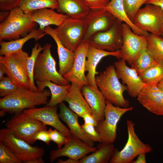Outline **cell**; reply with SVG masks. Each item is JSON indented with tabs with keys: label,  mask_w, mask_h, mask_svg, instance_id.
<instances>
[{
	"label": "cell",
	"mask_w": 163,
	"mask_h": 163,
	"mask_svg": "<svg viewBox=\"0 0 163 163\" xmlns=\"http://www.w3.org/2000/svg\"><path fill=\"white\" fill-rule=\"evenodd\" d=\"M162 36L163 37V23L161 27Z\"/></svg>",
	"instance_id": "50"
},
{
	"label": "cell",
	"mask_w": 163,
	"mask_h": 163,
	"mask_svg": "<svg viewBox=\"0 0 163 163\" xmlns=\"http://www.w3.org/2000/svg\"><path fill=\"white\" fill-rule=\"evenodd\" d=\"M58 106H47L26 109L23 111L30 117L37 120L46 125L53 127L68 137L72 135L69 129L60 121L57 113Z\"/></svg>",
	"instance_id": "17"
},
{
	"label": "cell",
	"mask_w": 163,
	"mask_h": 163,
	"mask_svg": "<svg viewBox=\"0 0 163 163\" xmlns=\"http://www.w3.org/2000/svg\"><path fill=\"white\" fill-rule=\"evenodd\" d=\"M29 56L27 52L22 50L0 56V62L6 68L5 74L18 88L29 89L30 82L27 67Z\"/></svg>",
	"instance_id": "6"
},
{
	"label": "cell",
	"mask_w": 163,
	"mask_h": 163,
	"mask_svg": "<svg viewBox=\"0 0 163 163\" xmlns=\"http://www.w3.org/2000/svg\"><path fill=\"white\" fill-rule=\"evenodd\" d=\"M157 84H146L137 98L139 103L149 112L163 116V91Z\"/></svg>",
	"instance_id": "18"
},
{
	"label": "cell",
	"mask_w": 163,
	"mask_h": 163,
	"mask_svg": "<svg viewBox=\"0 0 163 163\" xmlns=\"http://www.w3.org/2000/svg\"><path fill=\"white\" fill-rule=\"evenodd\" d=\"M116 18L108 11L104 9H101L90 23L83 40L88 41L96 33L109 30L113 25Z\"/></svg>",
	"instance_id": "26"
},
{
	"label": "cell",
	"mask_w": 163,
	"mask_h": 163,
	"mask_svg": "<svg viewBox=\"0 0 163 163\" xmlns=\"http://www.w3.org/2000/svg\"><path fill=\"white\" fill-rule=\"evenodd\" d=\"M18 88L9 78L4 77L0 81V97H3L8 95Z\"/></svg>",
	"instance_id": "38"
},
{
	"label": "cell",
	"mask_w": 163,
	"mask_h": 163,
	"mask_svg": "<svg viewBox=\"0 0 163 163\" xmlns=\"http://www.w3.org/2000/svg\"><path fill=\"white\" fill-rule=\"evenodd\" d=\"M146 49L157 62H163V37L150 33L146 36Z\"/></svg>",
	"instance_id": "31"
},
{
	"label": "cell",
	"mask_w": 163,
	"mask_h": 163,
	"mask_svg": "<svg viewBox=\"0 0 163 163\" xmlns=\"http://www.w3.org/2000/svg\"><path fill=\"white\" fill-rule=\"evenodd\" d=\"M122 32L123 43L120 50V59H124L130 65L142 50L146 48L147 36L135 34L128 24L123 22Z\"/></svg>",
	"instance_id": "13"
},
{
	"label": "cell",
	"mask_w": 163,
	"mask_h": 163,
	"mask_svg": "<svg viewBox=\"0 0 163 163\" xmlns=\"http://www.w3.org/2000/svg\"><path fill=\"white\" fill-rule=\"evenodd\" d=\"M139 76L146 84L158 83L163 78V62H158Z\"/></svg>",
	"instance_id": "34"
},
{
	"label": "cell",
	"mask_w": 163,
	"mask_h": 163,
	"mask_svg": "<svg viewBox=\"0 0 163 163\" xmlns=\"http://www.w3.org/2000/svg\"><path fill=\"white\" fill-rule=\"evenodd\" d=\"M145 4H152L157 5L163 10V0H148Z\"/></svg>",
	"instance_id": "46"
},
{
	"label": "cell",
	"mask_w": 163,
	"mask_h": 163,
	"mask_svg": "<svg viewBox=\"0 0 163 163\" xmlns=\"http://www.w3.org/2000/svg\"><path fill=\"white\" fill-rule=\"evenodd\" d=\"M145 153H142L139 154L137 158L135 160L132 161L131 163H146V160Z\"/></svg>",
	"instance_id": "45"
},
{
	"label": "cell",
	"mask_w": 163,
	"mask_h": 163,
	"mask_svg": "<svg viewBox=\"0 0 163 163\" xmlns=\"http://www.w3.org/2000/svg\"><path fill=\"white\" fill-rule=\"evenodd\" d=\"M114 66L118 78L126 86L128 94L132 97H137L146 84L143 82L135 69L126 65L124 59H120L115 62Z\"/></svg>",
	"instance_id": "16"
},
{
	"label": "cell",
	"mask_w": 163,
	"mask_h": 163,
	"mask_svg": "<svg viewBox=\"0 0 163 163\" xmlns=\"http://www.w3.org/2000/svg\"><path fill=\"white\" fill-rule=\"evenodd\" d=\"M48 131L50 140L56 143L59 148H61L68 140V137L56 129L53 130L50 128Z\"/></svg>",
	"instance_id": "39"
},
{
	"label": "cell",
	"mask_w": 163,
	"mask_h": 163,
	"mask_svg": "<svg viewBox=\"0 0 163 163\" xmlns=\"http://www.w3.org/2000/svg\"><path fill=\"white\" fill-rule=\"evenodd\" d=\"M97 150L91 154L86 155L79 160V163H108L115 150L114 145L103 142L97 146Z\"/></svg>",
	"instance_id": "30"
},
{
	"label": "cell",
	"mask_w": 163,
	"mask_h": 163,
	"mask_svg": "<svg viewBox=\"0 0 163 163\" xmlns=\"http://www.w3.org/2000/svg\"><path fill=\"white\" fill-rule=\"evenodd\" d=\"M103 9L111 13L116 18L128 24L135 34L144 36L149 34L148 32L136 26L130 19L124 8L123 0H110Z\"/></svg>",
	"instance_id": "28"
},
{
	"label": "cell",
	"mask_w": 163,
	"mask_h": 163,
	"mask_svg": "<svg viewBox=\"0 0 163 163\" xmlns=\"http://www.w3.org/2000/svg\"><path fill=\"white\" fill-rule=\"evenodd\" d=\"M36 83L38 91H43L46 87L50 89L51 98L46 105L47 106H56L64 101L71 85V84L67 85H60L49 81L37 82Z\"/></svg>",
	"instance_id": "29"
},
{
	"label": "cell",
	"mask_w": 163,
	"mask_h": 163,
	"mask_svg": "<svg viewBox=\"0 0 163 163\" xmlns=\"http://www.w3.org/2000/svg\"><path fill=\"white\" fill-rule=\"evenodd\" d=\"M64 101L69 108L79 117L86 113L93 114L92 110L82 95L81 90L75 84L71 83Z\"/></svg>",
	"instance_id": "24"
},
{
	"label": "cell",
	"mask_w": 163,
	"mask_h": 163,
	"mask_svg": "<svg viewBox=\"0 0 163 163\" xmlns=\"http://www.w3.org/2000/svg\"><path fill=\"white\" fill-rule=\"evenodd\" d=\"M81 126L84 131L93 141L102 142L100 136L94 125L84 123Z\"/></svg>",
	"instance_id": "40"
},
{
	"label": "cell",
	"mask_w": 163,
	"mask_h": 163,
	"mask_svg": "<svg viewBox=\"0 0 163 163\" xmlns=\"http://www.w3.org/2000/svg\"><path fill=\"white\" fill-rule=\"evenodd\" d=\"M43 48V46L42 47L38 43H36L32 49L31 54L27 60V67L30 82L29 89L33 91H38L34 78V68L36 58Z\"/></svg>",
	"instance_id": "35"
},
{
	"label": "cell",
	"mask_w": 163,
	"mask_h": 163,
	"mask_svg": "<svg viewBox=\"0 0 163 163\" xmlns=\"http://www.w3.org/2000/svg\"><path fill=\"white\" fill-rule=\"evenodd\" d=\"M5 125L14 136L31 145L34 143V136L38 131L47 129L46 125L24 111L14 114Z\"/></svg>",
	"instance_id": "7"
},
{
	"label": "cell",
	"mask_w": 163,
	"mask_h": 163,
	"mask_svg": "<svg viewBox=\"0 0 163 163\" xmlns=\"http://www.w3.org/2000/svg\"><path fill=\"white\" fill-rule=\"evenodd\" d=\"M57 163H79V160H77L71 158H69L68 159L64 161L61 159H59Z\"/></svg>",
	"instance_id": "47"
},
{
	"label": "cell",
	"mask_w": 163,
	"mask_h": 163,
	"mask_svg": "<svg viewBox=\"0 0 163 163\" xmlns=\"http://www.w3.org/2000/svg\"><path fill=\"white\" fill-rule=\"evenodd\" d=\"M45 34L50 36L55 41L57 46L59 59L58 72L63 76L72 68L74 62L75 53L65 47L57 36L54 29L50 26L44 29Z\"/></svg>",
	"instance_id": "22"
},
{
	"label": "cell",
	"mask_w": 163,
	"mask_h": 163,
	"mask_svg": "<svg viewBox=\"0 0 163 163\" xmlns=\"http://www.w3.org/2000/svg\"><path fill=\"white\" fill-rule=\"evenodd\" d=\"M91 10L103 9L110 0H85Z\"/></svg>",
	"instance_id": "42"
},
{
	"label": "cell",
	"mask_w": 163,
	"mask_h": 163,
	"mask_svg": "<svg viewBox=\"0 0 163 163\" xmlns=\"http://www.w3.org/2000/svg\"><path fill=\"white\" fill-rule=\"evenodd\" d=\"M95 81L106 101L116 106L129 107V101L123 95V92L127 91V87L120 82L114 65H110L104 71L95 76Z\"/></svg>",
	"instance_id": "3"
},
{
	"label": "cell",
	"mask_w": 163,
	"mask_h": 163,
	"mask_svg": "<svg viewBox=\"0 0 163 163\" xmlns=\"http://www.w3.org/2000/svg\"><path fill=\"white\" fill-rule=\"evenodd\" d=\"M132 107L123 108L116 106L106 101L104 118L98 121L95 128L102 142L112 144L117 138V124L122 116L132 111Z\"/></svg>",
	"instance_id": "10"
},
{
	"label": "cell",
	"mask_w": 163,
	"mask_h": 163,
	"mask_svg": "<svg viewBox=\"0 0 163 163\" xmlns=\"http://www.w3.org/2000/svg\"><path fill=\"white\" fill-rule=\"evenodd\" d=\"M54 10L45 8L32 12L33 21L39 25L40 29L44 31L46 27L51 25L59 26L69 17L66 14L56 12Z\"/></svg>",
	"instance_id": "23"
},
{
	"label": "cell",
	"mask_w": 163,
	"mask_h": 163,
	"mask_svg": "<svg viewBox=\"0 0 163 163\" xmlns=\"http://www.w3.org/2000/svg\"><path fill=\"white\" fill-rule=\"evenodd\" d=\"M157 85L159 89L163 91V78L157 84Z\"/></svg>",
	"instance_id": "49"
},
{
	"label": "cell",
	"mask_w": 163,
	"mask_h": 163,
	"mask_svg": "<svg viewBox=\"0 0 163 163\" xmlns=\"http://www.w3.org/2000/svg\"><path fill=\"white\" fill-rule=\"evenodd\" d=\"M25 13L41 8H48L57 10V0H22L19 6Z\"/></svg>",
	"instance_id": "32"
},
{
	"label": "cell",
	"mask_w": 163,
	"mask_h": 163,
	"mask_svg": "<svg viewBox=\"0 0 163 163\" xmlns=\"http://www.w3.org/2000/svg\"><path fill=\"white\" fill-rule=\"evenodd\" d=\"M31 12L25 13L19 6L9 11L7 17L0 23V41H11L24 37L35 28Z\"/></svg>",
	"instance_id": "4"
},
{
	"label": "cell",
	"mask_w": 163,
	"mask_h": 163,
	"mask_svg": "<svg viewBox=\"0 0 163 163\" xmlns=\"http://www.w3.org/2000/svg\"><path fill=\"white\" fill-rule=\"evenodd\" d=\"M158 62L148 53L146 48L142 50L136 59L130 66L136 70L139 75Z\"/></svg>",
	"instance_id": "33"
},
{
	"label": "cell",
	"mask_w": 163,
	"mask_h": 163,
	"mask_svg": "<svg viewBox=\"0 0 163 163\" xmlns=\"http://www.w3.org/2000/svg\"><path fill=\"white\" fill-rule=\"evenodd\" d=\"M9 148L0 142V163H22Z\"/></svg>",
	"instance_id": "37"
},
{
	"label": "cell",
	"mask_w": 163,
	"mask_h": 163,
	"mask_svg": "<svg viewBox=\"0 0 163 163\" xmlns=\"http://www.w3.org/2000/svg\"><path fill=\"white\" fill-rule=\"evenodd\" d=\"M123 22L116 18L112 26L108 30L97 33L88 41L90 45L98 49L109 52L120 50L122 46Z\"/></svg>",
	"instance_id": "12"
},
{
	"label": "cell",
	"mask_w": 163,
	"mask_h": 163,
	"mask_svg": "<svg viewBox=\"0 0 163 163\" xmlns=\"http://www.w3.org/2000/svg\"><path fill=\"white\" fill-rule=\"evenodd\" d=\"M148 0H123L125 11L129 18L133 23L136 12L141 7L145 4Z\"/></svg>",
	"instance_id": "36"
},
{
	"label": "cell",
	"mask_w": 163,
	"mask_h": 163,
	"mask_svg": "<svg viewBox=\"0 0 163 163\" xmlns=\"http://www.w3.org/2000/svg\"><path fill=\"white\" fill-rule=\"evenodd\" d=\"M57 12L72 18L83 19L91 11L85 0H57Z\"/></svg>",
	"instance_id": "25"
},
{
	"label": "cell",
	"mask_w": 163,
	"mask_h": 163,
	"mask_svg": "<svg viewBox=\"0 0 163 163\" xmlns=\"http://www.w3.org/2000/svg\"><path fill=\"white\" fill-rule=\"evenodd\" d=\"M133 23L142 30L152 34L162 36L163 10L157 5L146 4L138 11Z\"/></svg>",
	"instance_id": "11"
},
{
	"label": "cell",
	"mask_w": 163,
	"mask_h": 163,
	"mask_svg": "<svg viewBox=\"0 0 163 163\" xmlns=\"http://www.w3.org/2000/svg\"><path fill=\"white\" fill-rule=\"evenodd\" d=\"M72 135L68 137V140L63 147L52 150L50 152V160L51 163L60 157L66 156L79 160L88 154L97 150Z\"/></svg>",
	"instance_id": "14"
},
{
	"label": "cell",
	"mask_w": 163,
	"mask_h": 163,
	"mask_svg": "<svg viewBox=\"0 0 163 163\" xmlns=\"http://www.w3.org/2000/svg\"><path fill=\"white\" fill-rule=\"evenodd\" d=\"M101 9L91 10L88 14L83 19L69 17L60 26L54 29L62 45L67 49L75 52L83 40L91 21Z\"/></svg>",
	"instance_id": "2"
},
{
	"label": "cell",
	"mask_w": 163,
	"mask_h": 163,
	"mask_svg": "<svg viewBox=\"0 0 163 163\" xmlns=\"http://www.w3.org/2000/svg\"><path fill=\"white\" fill-rule=\"evenodd\" d=\"M89 46L88 41L85 40L79 44L75 51V56L72 66L64 76L68 81L75 84L81 90L84 86L89 85L85 72L86 55Z\"/></svg>",
	"instance_id": "15"
},
{
	"label": "cell",
	"mask_w": 163,
	"mask_h": 163,
	"mask_svg": "<svg viewBox=\"0 0 163 163\" xmlns=\"http://www.w3.org/2000/svg\"><path fill=\"white\" fill-rule=\"evenodd\" d=\"M51 44H46L36 58L34 71V82L49 81L61 85H70V82L57 71L56 62L51 53Z\"/></svg>",
	"instance_id": "5"
},
{
	"label": "cell",
	"mask_w": 163,
	"mask_h": 163,
	"mask_svg": "<svg viewBox=\"0 0 163 163\" xmlns=\"http://www.w3.org/2000/svg\"><path fill=\"white\" fill-rule=\"evenodd\" d=\"M45 35L44 31L39 28H35L23 37L8 42L1 41L0 42V55L5 56L22 50L23 45L27 41L32 39L37 41Z\"/></svg>",
	"instance_id": "27"
},
{
	"label": "cell",
	"mask_w": 163,
	"mask_h": 163,
	"mask_svg": "<svg viewBox=\"0 0 163 163\" xmlns=\"http://www.w3.org/2000/svg\"><path fill=\"white\" fill-rule=\"evenodd\" d=\"M84 123L94 125L95 127L97 124L98 122L96 120L93 114L90 113H86L82 117Z\"/></svg>",
	"instance_id": "44"
},
{
	"label": "cell",
	"mask_w": 163,
	"mask_h": 163,
	"mask_svg": "<svg viewBox=\"0 0 163 163\" xmlns=\"http://www.w3.org/2000/svg\"><path fill=\"white\" fill-rule=\"evenodd\" d=\"M81 91L96 120L98 122L104 120L106 100L100 91L89 85L84 86Z\"/></svg>",
	"instance_id": "21"
},
{
	"label": "cell",
	"mask_w": 163,
	"mask_h": 163,
	"mask_svg": "<svg viewBox=\"0 0 163 163\" xmlns=\"http://www.w3.org/2000/svg\"><path fill=\"white\" fill-rule=\"evenodd\" d=\"M6 68L4 65L0 62V80H2L5 76L4 74H5Z\"/></svg>",
	"instance_id": "48"
},
{
	"label": "cell",
	"mask_w": 163,
	"mask_h": 163,
	"mask_svg": "<svg viewBox=\"0 0 163 163\" xmlns=\"http://www.w3.org/2000/svg\"><path fill=\"white\" fill-rule=\"evenodd\" d=\"M22 0H0L1 11H10L20 6Z\"/></svg>",
	"instance_id": "41"
},
{
	"label": "cell",
	"mask_w": 163,
	"mask_h": 163,
	"mask_svg": "<svg viewBox=\"0 0 163 163\" xmlns=\"http://www.w3.org/2000/svg\"><path fill=\"white\" fill-rule=\"evenodd\" d=\"M107 56L115 57L118 60L120 59V50L114 52H109L101 50L89 46L86 55L87 59L85 65V72L88 73L86 76L90 86L96 88H98L95 81V75L98 73L96 72L97 66L101 60Z\"/></svg>",
	"instance_id": "19"
},
{
	"label": "cell",
	"mask_w": 163,
	"mask_h": 163,
	"mask_svg": "<svg viewBox=\"0 0 163 163\" xmlns=\"http://www.w3.org/2000/svg\"><path fill=\"white\" fill-rule=\"evenodd\" d=\"M0 142L11 150L24 163H30L32 160L42 158L44 153L43 148L32 146L15 137L6 127L0 130Z\"/></svg>",
	"instance_id": "9"
},
{
	"label": "cell",
	"mask_w": 163,
	"mask_h": 163,
	"mask_svg": "<svg viewBox=\"0 0 163 163\" xmlns=\"http://www.w3.org/2000/svg\"><path fill=\"white\" fill-rule=\"evenodd\" d=\"M135 124L131 120H126L128 134L127 142L123 148L119 151L115 148L110 159V163H129L139 154L152 151V147L149 144L142 141L136 134L134 128Z\"/></svg>",
	"instance_id": "8"
},
{
	"label": "cell",
	"mask_w": 163,
	"mask_h": 163,
	"mask_svg": "<svg viewBox=\"0 0 163 163\" xmlns=\"http://www.w3.org/2000/svg\"><path fill=\"white\" fill-rule=\"evenodd\" d=\"M58 105L59 117L67 125L72 135L89 145L94 147V142L84 131L78 122L79 116L67 107L63 101Z\"/></svg>",
	"instance_id": "20"
},
{
	"label": "cell",
	"mask_w": 163,
	"mask_h": 163,
	"mask_svg": "<svg viewBox=\"0 0 163 163\" xmlns=\"http://www.w3.org/2000/svg\"><path fill=\"white\" fill-rule=\"evenodd\" d=\"M34 140L35 142L37 140L42 141L49 145L51 141L48 130L42 129L38 131L34 135Z\"/></svg>",
	"instance_id": "43"
},
{
	"label": "cell",
	"mask_w": 163,
	"mask_h": 163,
	"mask_svg": "<svg viewBox=\"0 0 163 163\" xmlns=\"http://www.w3.org/2000/svg\"><path fill=\"white\" fill-rule=\"evenodd\" d=\"M50 90L33 91L29 88H18L11 94L0 99V116L6 113L13 115L19 113L37 105H46L51 96Z\"/></svg>",
	"instance_id": "1"
}]
</instances>
